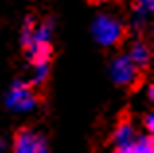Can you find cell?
Instances as JSON below:
<instances>
[{"label": "cell", "instance_id": "cell-1", "mask_svg": "<svg viewBox=\"0 0 154 153\" xmlns=\"http://www.w3.org/2000/svg\"><path fill=\"white\" fill-rule=\"evenodd\" d=\"M51 37H53V22L35 24L33 20H27L22 28V45L26 47L27 57L33 65L51 61Z\"/></svg>", "mask_w": 154, "mask_h": 153}, {"label": "cell", "instance_id": "cell-2", "mask_svg": "<svg viewBox=\"0 0 154 153\" xmlns=\"http://www.w3.org/2000/svg\"><path fill=\"white\" fill-rule=\"evenodd\" d=\"M92 35L102 47H113L123 39L125 26L113 14H98L92 22Z\"/></svg>", "mask_w": 154, "mask_h": 153}, {"label": "cell", "instance_id": "cell-3", "mask_svg": "<svg viewBox=\"0 0 154 153\" xmlns=\"http://www.w3.org/2000/svg\"><path fill=\"white\" fill-rule=\"evenodd\" d=\"M4 104L14 112H31L37 106V96H35L33 88L29 84L22 83V80H16L10 86V90L6 92Z\"/></svg>", "mask_w": 154, "mask_h": 153}, {"label": "cell", "instance_id": "cell-4", "mask_svg": "<svg viewBox=\"0 0 154 153\" xmlns=\"http://www.w3.org/2000/svg\"><path fill=\"white\" fill-rule=\"evenodd\" d=\"M139 73H140V69L131 61V57L127 53L113 57L111 63H109V76L119 86H131V84H135L139 80Z\"/></svg>", "mask_w": 154, "mask_h": 153}, {"label": "cell", "instance_id": "cell-5", "mask_svg": "<svg viewBox=\"0 0 154 153\" xmlns=\"http://www.w3.org/2000/svg\"><path fill=\"white\" fill-rule=\"evenodd\" d=\"M137 142V132L133 124L121 122L113 134V143H115V153H131L133 145Z\"/></svg>", "mask_w": 154, "mask_h": 153}, {"label": "cell", "instance_id": "cell-6", "mask_svg": "<svg viewBox=\"0 0 154 153\" xmlns=\"http://www.w3.org/2000/svg\"><path fill=\"white\" fill-rule=\"evenodd\" d=\"M129 57H131V61L135 63L139 69H144V67H148V63H150V47H148L146 41H143V39H137V41H133L131 49H129Z\"/></svg>", "mask_w": 154, "mask_h": 153}, {"label": "cell", "instance_id": "cell-7", "mask_svg": "<svg viewBox=\"0 0 154 153\" xmlns=\"http://www.w3.org/2000/svg\"><path fill=\"white\" fill-rule=\"evenodd\" d=\"M37 134L31 130H20L14 138V153H35Z\"/></svg>", "mask_w": 154, "mask_h": 153}, {"label": "cell", "instance_id": "cell-8", "mask_svg": "<svg viewBox=\"0 0 154 153\" xmlns=\"http://www.w3.org/2000/svg\"><path fill=\"white\" fill-rule=\"evenodd\" d=\"M154 10V0H135L133 8V26L135 28H144L148 16Z\"/></svg>", "mask_w": 154, "mask_h": 153}, {"label": "cell", "instance_id": "cell-9", "mask_svg": "<svg viewBox=\"0 0 154 153\" xmlns=\"http://www.w3.org/2000/svg\"><path fill=\"white\" fill-rule=\"evenodd\" d=\"M49 76V63H37L33 65V84H43Z\"/></svg>", "mask_w": 154, "mask_h": 153}, {"label": "cell", "instance_id": "cell-10", "mask_svg": "<svg viewBox=\"0 0 154 153\" xmlns=\"http://www.w3.org/2000/svg\"><path fill=\"white\" fill-rule=\"evenodd\" d=\"M35 153H49V145H47V139L43 135H37V142H35Z\"/></svg>", "mask_w": 154, "mask_h": 153}, {"label": "cell", "instance_id": "cell-11", "mask_svg": "<svg viewBox=\"0 0 154 153\" xmlns=\"http://www.w3.org/2000/svg\"><path fill=\"white\" fill-rule=\"evenodd\" d=\"M144 126H146V130L148 132H152V128H154V116L148 112L146 114V118H144Z\"/></svg>", "mask_w": 154, "mask_h": 153}, {"label": "cell", "instance_id": "cell-12", "mask_svg": "<svg viewBox=\"0 0 154 153\" xmlns=\"http://www.w3.org/2000/svg\"><path fill=\"white\" fill-rule=\"evenodd\" d=\"M4 149H6V142L0 138V151H4Z\"/></svg>", "mask_w": 154, "mask_h": 153}]
</instances>
